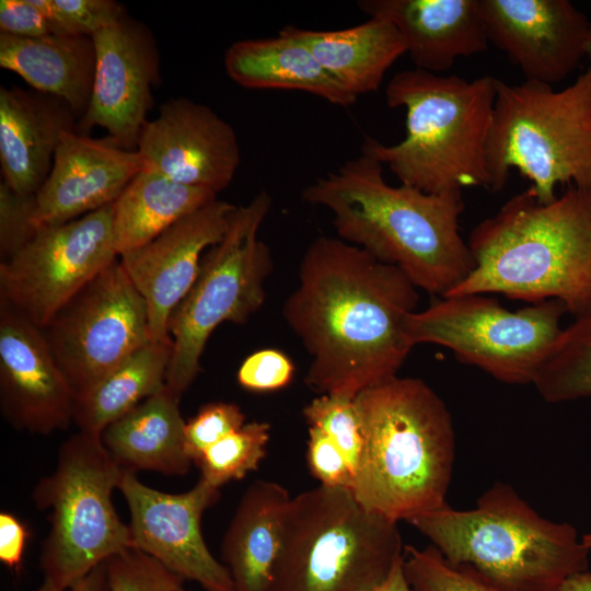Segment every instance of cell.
Masks as SVG:
<instances>
[{"label": "cell", "mask_w": 591, "mask_h": 591, "mask_svg": "<svg viewBox=\"0 0 591 591\" xmlns=\"http://www.w3.org/2000/svg\"><path fill=\"white\" fill-rule=\"evenodd\" d=\"M558 591H591V571L584 570L570 576Z\"/></svg>", "instance_id": "ee69618b"}, {"label": "cell", "mask_w": 591, "mask_h": 591, "mask_svg": "<svg viewBox=\"0 0 591 591\" xmlns=\"http://www.w3.org/2000/svg\"><path fill=\"white\" fill-rule=\"evenodd\" d=\"M95 73L86 111L76 131L88 135L105 129L127 150H136L159 83V53L154 37L142 23L126 14L92 36Z\"/></svg>", "instance_id": "9a60e30c"}, {"label": "cell", "mask_w": 591, "mask_h": 591, "mask_svg": "<svg viewBox=\"0 0 591 591\" xmlns=\"http://www.w3.org/2000/svg\"><path fill=\"white\" fill-rule=\"evenodd\" d=\"M565 312L554 299L510 311L487 294L451 296L409 313L405 332L413 346L441 345L503 383L533 384Z\"/></svg>", "instance_id": "8fae6325"}, {"label": "cell", "mask_w": 591, "mask_h": 591, "mask_svg": "<svg viewBox=\"0 0 591 591\" xmlns=\"http://www.w3.org/2000/svg\"><path fill=\"white\" fill-rule=\"evenodd\" d=\"M235 208L217 198L151 242L118 256L146 301L151 340H171L170 318L192 289L204 252L225 235Z\"/></svg>", "instance_id": "ac0fdd59"}, {"label": "cell", "mask_w": 591, "mask_h": 591, "mask_svg": "<svg viewBox=\"0 0 591 591\" xmlns=\"http://www.w3.org/2000/svg\"><path fill=\"white\" fill-rule=\"evenodd\" d=\"M467 244L475 268L445 297L554 299L576 317L591 314V190L571 185L542 204L526 189L479 222Z\"/></svg>", "instance_id": "3957f363"}, {"label": "cell", "mask_w": 591, "mask_h": 591, "mask_svg": "<svg viewBox=\"0 0 591 591\" xmlns=\"http://www.w3.org/2000/svg\"><path fill=\"white\" fill-rule=\"evenodd\" d=\"M172 340H151L76 399L73 424L81 431L101 433L146 398L165 386Z\"/></svg>", "instance_id": "f1b7e54d"}, {"label": "cell", "mask_w": 591, "mask_h": 591, "mask_svg": "<svg viewBox=\"0 0 591 591\" xmlns=\"http://www.w3.org/2000/svg\"><path fill=\"white\" fill-rule=\"evenodd\" d=\"M306 459L320 485L351 489L354 472L347 459L335 442L315 427H309Z\"/></svg>", "instance_id": "f35d334b"}, {"label": "cell", "mask_w": 591, "mask_h": 591, "mask_svg": "<svg viewBox=\"0 0 591 591\" xmlns=\"http://www.w3.org/2000/svg\"><path fill=\"white\" fill-rule=\"evenodd\" d=\"M370 18L391 22L415 68L441 73L488 47L478 0H360Z\"/></svg>", "instance_id": "44dd1931"}, {"label": "cell", "mask_w": 591, "mask_h": 591, "mask_svg": "<svg viewBox=\"0 0 591 591\" xmlns=\"http://www.w3.org/2000/svg\"><path fill=\"white\" fill-rule=\"evenodd\" d=\"M136 150L143 167L217 194L230 185L241 162L234 128L209 106L186 97L160 106L144 124Z\"/></svg>", "instance_id": "e0dca14e"}, {"label": "cell", "mask_w": 591, "mask_h": 591, "mask_svg": "<svg viewBox=\"0 0 591 591\" xmlns=\"http://www.w3.org/2000/svg\"><path fill=\"white\" fill-rule=\"evenodd\" d=\"M179 401L164 386L100 433L108 454L124 471L184 475L190 470Z\"/></svg>", "instance_id": "484cf974"}, {"label": "cell", "mask_w": 591, "mask_h": 591, "mask_svg": "<svg viewBox=\"0 0 591 591\" xmlns=\"http://www.w3.org/2000/svg\"><path fill=\"white\" fill-rule=\"evenodd\" d=\"M517 169L542 204L556 186L591 190V67L563 90L497 79L487 144L488 190H501Z\"/></svg>", "instance_id": "ba28073f"}, {"label": "cell", "mask_w": 591, "mask_h": 591, "mask_svg": "<svg viewBox=\"0 0 591 591\" xmlns=\"http://www.w3.org/2000/svg\"><path fill=\"white\" fill-rule=\"evenodd\" d=\"M587 56H591V23H590L589 37L587 42Z\"/></svg>", "instance_id": "7dc6e473"}, {"label": "cell", "mask_w": 591, "mask_h": 591, "mask_svg": "<svg viewBox=\"0 0 591 591\" xmlns=\"http://www.w3.org/2000/svg\"><path fill=\"white\" fill-rule=\"evenodd\" d=\"M123 474L100 433L79 430L60 445L55 470L32 493L37 509L49 511L40 554L45 578L68 591L109 557L132 548L130 528L112 500Z\"/></svg>", "instance_id": "9c48e42d"}, {"label": "cell", "mask_w": 591, "mask_h": 591, "mask_svg": "<svg viewBox=\"0 0 591 591\" xmlns=\"http://www.w3.org/2000/svg\"><path fill=\"white\" fill-rule=\"evenodd\" d=\"M270 425L252 421L229 433L207 449L196 465L207 483L220 488L256 471L266 455Z\"/></svg>", "instance_id": "4dcf8cb0"}, {"label": "cell", "mask_w": 591, "mask_h": 591, "mask_svg": "<svg viewBox=\"0 0 591 591\" xmlns=\"http://www.w3.org/2000/svg\"><path fill=\"white\" fill-rule=\"evenodd\" d=\"M68 591H109L106 560L78 580Z\"/></svg>", "instance_id": "b9f144b4"}, {"label": "cell", "mask_w": 591, "mask_h": 591, "mask_svg": "<svg viewBox=\"0 0 591 591\" xmlns=\"http://www.w3.org/2000/svg\"><path fill=\"white\" fill-rule=\"evenodd\" d=\"M35 195H22L0 182V258L7 260L36 233Z\"/></svg>", "instance_id": "8d00e7d4"}, {"label": "cell", "mask_w": 591, "mask_h": 591, "mask_svg": "<svg viewBox=\"0 0 591 591\" xmlns=\"http://www.w3.org/2000/svg\"><path fill=\"white\" fill-rule=\"evenodd\" d=\"M109 591H176L184 579L153 557L128 548L106 560Z\"/></svg>", "instance_id": "836d02e7"}, {"label": "cell", "mask_w": 591, "mask_h": 591, "mask_svg": "<svg viewBox=\"0 0 591 591\" xmlns=\"http://www.w3.org/2000/svg\"><path fill=\"white\" fill-rule=\"evenodd\" d=\"M581 541L587 548L591 549V533L582 535Z\"/></svg>", "instance_id": "bcb514c9"}, {"label": "cell", "mask_w": 591, "mask_h": 591, "mask_svg": "<svg viewBox=\"0 0 591 591\" xmlns=\"http://www.w3.org/2000/svg\"><path fill=\"white\" fill-rule=\"evenodd\" d=\"M143 169L137 150L111 137L66 131L48 177L35 194L36 229L66 223L113 204Z\"/></svg>", "instance_id": "ffe728a7"}, {"label": "cell", "mask_w": 591, "mask_h": 591, "mask_svg": "<svg viewBox=\"0 0 591 591\" xmlns=\"http://www.w3.org/2000/svg\"><path fill=\"white\" fill-rule=\"evenodd\" d=\"M36 591H67V590L60 588L50 579L45 578L43 583L38 587Z\"/></svg>", "instance_id": "f6af8a7d"}, {"label": "cell", "mask_w": 591, "mask_h": 591, "mask_svg": "<svg viewBox=\"0 0 591 591\" xmlns=\"http://www.w3.org/2000/svg\"><path fill=\"white\" fill-rule=\"evenodd\" d=\"M53 21L58 34L92 37L124 18L126 9L114 0H34Z\"/></svg>", "instance_id": "e575fe53"}, {"label": "cell", "mask_w": 591, "mask_h": 591, "mask_svg": "<svg viewBox=\"0 0 591 591\" xmlns=\"http://www.w3.org/2000/svg\"><path fill=\"white\" fill-rule=\"evenodd\" d=\"M403 569L412 591H497L471 570L451 565L432 545H405Z\"/></svg>", "instance_id": "1f68e13d"}, {"label": "cell", "mask_w": 591, "mask_h": 591, "mask_svg": "<svg viewBox=\"0 0 591 591\" xmlns=\"http://www.w3.org/2000/svg\"><path fill=\"white\" fill-rule=\"evenodd\" d=\"M396 266L341 239L306 248L299 283L282 314L312 358L305 383L316 393L354 399L397 375L414 347L405 332L419 301Z\"/></svg>", "instance_id": "6da1fadb"}, {"label": "cell", "mask_w": 591, "mask_h": 591, "mask_svg": "<svg viewBox=\"0 0 591 591\" xmlns=\"http://www.w3.org/2000/svg\"><path fill=\"white\" fill-rule=\"evenodd\" d=\"M294 364L278 349L266 348L246 357L237 370L239 384L251 392H273L286 387L293 379Z\"/></svg>", "instance_id": "74e56055"}, {"label": "cell", "mask_w": 591, "mask_h": 591, "mask_svg": "<svg viewBox=\"0 0 591 591\" xmlns=\"http://www.w3.org/2000/svg\"><path fill=\"white\" fill-rule=\"evenodd\" d=\"M533 384L547 403L591 397V314L561 329Z\"/></svg>", "instance_id": "f546056e"}, {"label": "cell", "mask_w": 591, "mask_h": 591, "mask_svg": "<svg viewBox=\"0 0 591 591\" xmlns=\"http://www.w3.org/2000/svg\"><path fill=\"white\" fill-rule=\"evenodd\" d=\"M217 193L173 181L143 167L114 201L117 255L138 248L217 199Z\"/></svg>", "instance_id": "83f0119b"}, {"label": "cell", "mask_w": 591, "mask_h": 591, "mask_svg": "<svg viewBox=\"0 0 591 591\" xmlns=\"http://www.w3.org/2000/svg\"><path fill=\"white\" fill-rule=\"evenodd\" d=\"M244 425L245 415L236 404H205L185 422L184 440L188 457L196 464L207 449Z\"/></svg>", "instance_id": "d590c367"}, {"label": "cell", "mask_w": 591, "mask_h": 591, "mask_svg": "<svg viewBox=\"0 0 591 591\" xmlns=\"http://www.w3.org/2000/svg\"><path fill=\"white\" fill-rule=\"evenodd\" d=\"M488 42L528 81L553 85L587 56L591 21L569 0H478Z\"/></svg>", "instance_id": "2e32d148"}, {"label": "cell", "mask_w": 591, "mask_h": 591, "mask_svg": "<svg viewBox=\"0 0 591 591\" xmlns=\"http://www.w3.org/2000/svg\"><path fill=\"white\" fill-rule=\"evenodd\" d=\"M76 396L37 326L0 300V409L16 430L50 434L73 422Z\"/></svg>", "instance_id": "d6986e66"}, {"label": "cell", "mask_w": 591, "mask_h": 591, "mask_svg": "<svg viewBox=\"0 0 591 591\" xmlns=\"http://www.w3.org/2000/svg\"><path fill=\"white\" fill-rule=\"evenodd\" d=\"M397 523L348 488L318 485L291 497L269 591H376L404 557Z\"/></svg>", "instance_id": "52a82bcc"}, {"label": "cell", "mask_w": 591, "mask_h": 591, "mask_svg": "<svg viewBox=\"0 0 591 591\" xmlns=\"http://www.w3.org/2000/svg\"><path fill=\"white\" fill-rule=\"evenodd\" d=\"M497 79L468 81L417 68L393 76L385 89L390 107H404L406 134L395 144L366 137L361 151L399 181L426 193L465 187L488 190L487 144Z\"/></svg>", "instance_id": "5b68a950"}, {"label": "cell", "mask_w": 591, "mask_h": 591, "mask_svg": "<svg viewBox=\"0 0 591 591\" xmlns=\"http://www.w3.org/2000/svg\"><path fill=\"white\" fill-rule=\"evenodd\" d=\"M118 489L130 511L132 548L207 591H235L228 568L211 555L201 533L202 513L219 500L220 488L200 478L188 491L166 494L124 471Z\"/></svg>", "instance_id": "5bb4252c"}, {"label": "cell", "mask_w": 591, "mask_h": 591, "mask_svg": "<svg viewBox=\"0 0 591 591\" xmlns=\"http://www.w3.org/2000/svg\"><path fill=\"white\" fill-rule=\"evenodd\" d=\"M290 499L282 485L265 479L252 483L241 497L221 544L235 591H269Z\"/></svg>", "instance_id": "d4e9b609"}, {"label": "cell", "mask_w": 591, "mask_h": 591, "mask_svg": "<svg viewBox=\"0 0 591 591\" xmlns=\"http://www.w3.org/2000/svg\"><path fill=\"white\" fill-rule=\"evenodd\" d=\"M114 202L66 223L37 229L0 263V300L38 328L117 257Z\"/></svg>", "instance_id": "4fadbf2b"}, {"label": "cell", "mask_w": 591, "mask_h": 591, "mask_svg": "<svg viewBox=\"0 0 591 591\" xmlns=\"http://www.w3.org/2000/svg\"><path fill=\"white\" fill-rule=\"evenodd\" d=\"M403 559L395 565L386 581L376 591H412L404 573Z\"/></svg>", "instance_id": "7bdbcfd3"}, {"label": "cell", "mask_w": 591, "mask_h": 591, "mask_svg": "<svg viewBox=\"0 0 591 591\" xmlns=\"http://www.w3.org/2000/svg\"><path fill=\"white\" fill-rule=\"evenodd\" d=\"M302 198L332 212L339 239L396 266L431 294L445 297L475 268L459 231L461 190L434 194L392 186L383 165L361 151L306 186Z\"/></svg>", "instance_id": "7a4b0ae2"}, {"label": "cell", "mask_w": 591, "mask_h": 591, "mask_svg": "<svg viewBox=\"0 0 591 591\" xmlns=\"http://www.w3.org/2000/svg\"><path fill=\"white\" fill-rule=\"evenodd\" d=\"M176 591H186V590H184L183 587H181V588H179L178 590H176Z\"/></svg>", "instance_id": "c3c4849f"}, {"label": "cell", "mask_w": 591, "mask_h": 591, "mask_svg": "<svg viewBox=\"0 0 591 591\" xmlns=\"http://www.w3.org/2000/svg\"><path fill=\"white\" fill-rule=\"evenodd\" d=\"M270 207L269 194L262 190L235 208L225 235L204 254L192 289L170 318L165 387L179 398L199 373L212 332L224 322L245 323L264 304L273 260L258 232Z\"/></svg>", "instance_id": "30bf717a"}, {"label": "cell", "mask_w": 591, "mask_h": 591, "mask_svg": "<svg viewBox=\"0 0 591 591\" xmlns=\"http://www.w3.org/2000/svg\"><path fill=\"white\" fill-rule=\"evenodd\" d=\"M40 331L76 399L151 341L146 301L118 257Z\"/></svg>", "instance_id": "7c38bea8"}, {"label": "cell", "mask_w": 591, "mask_h": 591, "mask_svg": "<svg viewBox=\"0 0 591 591\" xmlns=\"http://www.w3.org/2000/svg\"><path fill=\"white\" fill-rule=\"evenodd\" d=\"M354 402L362 432L357 501L395 522L445 506L455 433L442 398L420 379L395 375Z\"/></svg>", "instance_id": "277c9868"}, {"label": "cell", "mask_w": 591, "mask_h": 591, "mask_svg": "<svg viewBox=\"0 0 591 591\" xmlns=\"http://www.w3.org/2000/svg\"><path fill=\"white\" fill-rule=\"evenodd\" d=\"M291 28L318 62L356 96L376 92L386 71L406 54L395 26L379 18L344 30Z\"/></svg>", "instance_id": "4316f807"}, {"label": "cell", "mask_w": 591, "mask_h": 591, "mask_svg": "<svg viewBox=\"0 0 591 591\" xmlns=\"http://www.w3.org/2000/svg\"><path fill=\"white\" fill-rule=\"evenodd\" d=\"M451 565L497 591H558L588 570L589 552L569 523L538 514L508 484L497 482L470 510L448 503L408 521Z\"/></svg>", "instance_id": "8992f818"}, {"label": "cell", "mask_w": 591, "mask_h": 591, "mask_svg": "<svg viewBox=\"0 0 591 591\" xmlns=\"http://www.w3.org/2000/svg\"><path fill=\"white\" fill-rule=\"evenodd\" d=\"M78 116L62 100L16 86L0 88V165L3 182L35 195L49 175L66 131Z\"/></svg>", "instance_id": "7402d4cb"}, {"label": "cell", "mask_w": 591, "mask_h": 591, "mask_svg": "<svg viewBox=\"0 0 591 591\" xmlns=\"http://www.w3.org/2000/svg\"><path fill=\"white\" fill-rule=\"evenodd\" d=\"M303 416L309 427L320 429L341 450L355 477L362 449V432L354 399L322 394L303 408Z\"/></svg>", "instance_id": "d6a6232c"}, {"label": "cell", "mask_w": 591, "mask_h": 591, "mask_svg": "<svg viewBox=\"0 0 591 591\" xmlns=\"http://www.w3.org/2000/svg\"><path fill=\"white\" fill-rule=\"evenodd\" d=\"M224 69L246 89L302 91L341 107L358 100L318 62L291 26L276 37L233 43L224 54Z\"/></svg>", "instance_id": "603a6c76"}, {"label": "cell", "mask_w": 591, "mask_h": 591, "mask_svg": "<svg viewBox=\"0 0 591 591\" xmlns=\"http://www.w3.org/2000/svg\"><path fill=\"white\" fill-rule=\"evenodd\" d=\"M27 536L26 526L13 513H0V560L8 568L20 569Z\"/></svg>", "instance_id": "60d3db41"}, {"label": "cell", "mask_w": 591, "mask_h": 591, "mask_svg": "<svg viewBox=\"0 0 591 591\" xmlns=\"http://www.w3.org/2000/svg\"><path fill=\"white\" fill-rule=\"evenodd\" d=\"M0 33L24 38L58 34L53 21L34 0H1Z\"/></svg>", "instance_id": "ab89813d"}, {"label": "cell", "mask_w": 591, "mask_h": 591, "mask_svg": "<svg viewBox=\"0 0 591 591\" xmlns=\"http://www.w3.org/2000/svg\"><path fill=\"white\" fill-rule=\"evenodd\" d=\"M95 63V46L89 36L24 38L0 33V67L35 91L62 100L79 118L90 103Z\"/></svg>", "instance_id": "cb8c5ba5"}]
</instances>
